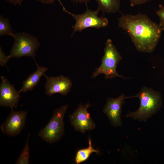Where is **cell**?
<instances>
[{"label": "cell", "mask_w": 164, "mask_h": 164, "mask_svg": "<svg viewBox=\"0 0 164 164\" xmlns=\"http://www.w3.org/2000/svg\"><path fill=\"white\" fill-rule=\"evenodd\" d=\"M118 26L128 33L136 49L144 53L154 50L162 31L159 24L140 14L123 15L118 19Z\"/></svg>", "instance_id": "obj_1"}, {"label": "cell", "mask_w": 164, "mask_h": 164, "mask_svg": "<svg viewBox=\"0 0 164 164\" xmlns=\"http://www.w3.org/2000/svg\"><path fill=\"white\" fill-rule=\"evenodd\" d=\"M132 97L139 99V107L136 111L130 112L126 117H131L135 120L146 121L148 118L158 111L162 105L160 94L147 87H143L138 94L131 97Z\"/></svg>", "instance_id": "obj_2"}, {"label": "cell", "mask_w": 164, "mask_h": 164, "mask_svg": "<svg viewBox=\"0 0 164 164\" xmlns=\"http://www.w3.org/2000/svg\"><path fill=\"white\" fill-rule=\"evenodd\" d=\"M104 52L101 64L93 73L91 78H95L99 75L103 74L106 79L117 77L128 78L119 75L116 71L117 66L122 57L110 39H108L106 41Z\"/></svg>", "instance_id": "obj_3"}, {"label": "cell", "mask_w": 164, "mask_h": 164, "mask_svg": "<svg viewBox=\"0 0 164 164\" xmlns=\"http://www.w3.org/2000/svg\"><path fill=\"white\" fill-rule=\"evenodd\" d=\"M68 105H65L56 109L50 121L39 133L38 136L49 144L60 140L65 132L64 118Z\"/></svg>", "instance_id": "obj_4"}, {"label": "cell", "mask_w": 164, "mask_h": 164, "mask_svg": "<svg viewBox=\"0 0 164 164\" xmlns=\"http://www.w3.org/2000/svg\"><path fill=\"white\" fill-rule=\"evenodd\" d=\"M13 37L14 42L9 58L30 56L35 60L36 51L40 45L37 38L25 32L14 34Z\"/></svg>", "instance_id": "obj_5"}, {"label": "cell", "mask_w": 164, "mask_h": 164, "mask_svg": "<svg viewBox=\"0 0 164 164\" xmlns=\"http://www.w3.org/2000/svg\"><path fill=\"white\" fill-rule=\"evenodd\" d=\"M63 11L71 15L75 20V23L72 26L73 32L71 36L77 32H81L84 29L90 27L97 29L106 27L108 23V19L102 17L98 16L99 11L97 10L94 11L87 8L84 13L76 15L67 11L61 4Z\"/></svg>", "instance_id": "obj_6"}, {"label": "cell", "mask_w": 164, "mask_h": 164, "mask_svg": "<svg viewBox=\"0 0 164 164\" xmlns=\"http://www.w3.org/2000/svg\"><path fill=\"white\" fill-rule=\"evenodd\" d=\"M91 106L89 102L80 104L69 116L70 123L76 131L84 133L95 128V124L87 111Z\"/></svg>", "instance_id": "obj_7"}, {"label": "cell", "mask_w": 164, "mask_h": 164, "mask_svg": "<svg viewBox=\"0 0 164 164\" xmlns=\"http://www.w3.org/2000/svg\"><path fill=\"white\" fill-rule=\"evenodd\" d=\"M27 113L24 111H11L1 126L3 134L11 137L19 134L24 127Z\"/></svg>", "instance_id": "obj_8"}, {"label": "cell", "mask_w": 164, "mask_h": 164, "mask_svg": "<svg viewBox=\"0 0 164 164\" xmlns=\"http://www.w3.org/2000/svg\"><path fill=\"white\" fill-rule=\"evenodd\" d=\"M0 85V105L16 108L21 97L19 93L15 89L13 85L10 83L4 77H1Z\"/></svg>", "instance_id": "obj_9"}, {"label": "cell", "mask_w": 164, "mask_h": 164, "mask_svg": "<svg viewBox=\"0 0 164 164\" xmlns=\"http://www.w3.org/2000/svg\"><path fill=\"white\" fill-rule=\"evenodd\" d=\"M128 98L129 97H126L121 94L117 98L109 97L107 99L103 112L107 116L112 125L115 127L121 126V108L124 100Z\"/></svg>", "instance_id": "obj_10"}, {"label": "cell", "mask_w": 164, "mask_h": 164, "mask_svg": "<svg viewBox=\"0 0 164 164\" xmlns=\"http://www.w3.org/2000/svg\"><path fill=\"white\" fill-rule=\"evenodd\" d=\"M45 84L46 94L49 96L56 93L65 95L70 91L72 83L67 77L63 75L56 77H47Z\"/></svg>", "instance_id": "obj_11"}, {"label": "cell", "mask_w": 164, "mask_h": 164, "mask_svg": "<svg viewBox=\"0 0 164 164\" xmlns=\"http://www.w3.org/2000/svg\"><path fill=\"white\" fill-rule=\"evenodd\" d=\"M36 70L30 74L22 83V86L19 92H26L31 91L37 85L42 75L48 70L44 67L39 66L37 65Z\"/></svg>", "instance_id": "obj_12"}, {"label": "cell", "mask_w": 164, "mask_h": 164, "mask_svg": "<svg viewBox=\"0 0 164 164\" xmlns=\"http://www.w3.org/2000/svg\"><path fill=\"white\" fill-rule=\"evenodd\" d=\"M98 5L97 10L103 13H115L119 11L120 0H96Z\"/></svg>", "instance_id": "obj_13"}, {"label": "cell", "mask_w": 164, "mask_h": 164, "mask_svg": "<svg viewBox=\"0 0 164 164\" xmlns=\"http://www.w3.org/2000/svg\"><path fill=\"white\" fill-rule=\"evenodd\" d=\"M88 146L86 148L78 150L77 152L75 158V163L79 164L87 161L93 153L99 154L100 152L97 149H94L93 147L90 138L88 140Z\"/></svg>", "instance_id": "obj_14"}, {"label": "cell", "mask_w": 164, "mask_h": 164, "mask_svg": "<svg viewBox=\"0 0 164 164\" xmlns=\"http://www.w3.org/2000/svg\"><path fill=\"white\" fill-rule=\"evenodd\" d=\"M30 135L28 136L26 142L20 155L15 162L16 164H29L30 163V148L28 142Z\"/></svg>", "instance_id": "obj_15"}, {"label": "cell", "mask_w": 164, "mask_h": 164, "mask_svg": "<svg viewBox=\"0 0 164 164\" xmlns=\"http://www.w3.org/2000/svg\"><path fill=\"white\" fill-rule=\"evenodd\" d=\"M4 35H8L13 37L14 34L12 32V30L9 19L4 17L1 15L0 16V36Z\"/></svg>", "instance_id": "obj_16"}, {"label": "cell", "mask_w": 164, "mask_h": 164, "mask_svg": "<svg viewBox=\"0 0 164 164\" xmlns=\"http://www.w3.org/2000/svg\"><path fill=\"white\" fill-rule=\"evenodd\" d=\"M156 14L159 19V25L162 31H164V6L160 5L159 9L157 11Z\"/></svg>", "instance_id": "obj_17"}, {"label": "cell", "mask_w": 164, "mask_h": 164, "mask_svg": "<svg viewBox=\"0 0 164 164\" xmlns=\"http://www.w3.org/2000/svg\"><path fill=\"white\" fill-rule=\"evenodd\" d=\"M10 58L8 56H6L2 50L1 46L0 47V65L1 66L6 65Z\"/></svg>", "instance_id": "obj_18"}, {"label": "cell", "mask_w": 164, "mask_h": 164, "mask_svg": "<svg viewBox=\"0 0 164 164\" xmlns=\"http://www.w3.org/2000/svg\"><path fill=\"white\" fill-rule=\"evenodd\" d=\"M130 2V5L131 6H135L141 5L148 2L150 1L151 0H128Z\"/></svg>", "instance_id": "obj_19"}, {"label": "cell", "mask_w": 164, "mask_h": 164, "mask_svg": "<svg viewBox=\"0 0 164 164\" xmlns=\"http://www.w3.org/2000/svg\"><path fill=\"white\" fill-rule=\"evenodd\" d=\"M11 3L13 4L14 5H19L21 6V4L23 1V0H6Z\"/></svg>", "instance_id": "obj_20"}, {"label": "cell", "mask_w": 164, "mask_h": 164, "mask_svg": "<svg viewBox=\"0 0 164 164\" xmlns=\"http://www.w3.org/2000/svg\"><path fill=\"white\" fill-rule=\"evenodd\" d=\"M39 1L43 4H52L56 0H36ZM60 2V0H58Z\"/></svg>", "instance_id": "obj_21"}, {"label": "cell", "mask_w": 164, "mask_h": 164, "mask_svg": "<svg viewBox=\"0 0 164 164\" xmlns=\"http://www.w3.org/2000/svg\"><path fill=\"white\" fill-rule=\"evenodd\" d=\"M76 2L85 3L89 2L90 0H71Z\"/></svg>", "instance_id": "obj_22"}]
</instances>
